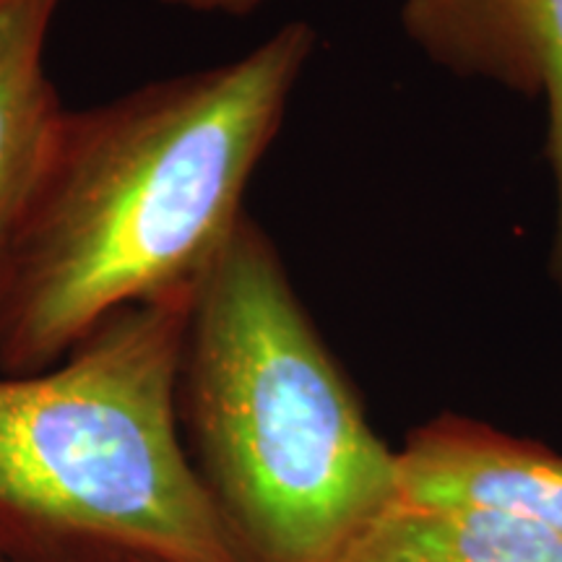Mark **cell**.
<instances>
[{"instance_id": "3", "label": "cell", "mask_w": 562, "mask_h": 562, "mask_svg": "<svg viewBox=\"0 0 562 562\" xmlns=\"http://www.w3.org/2000/svg\"><path fill=\"white\" fill-rule=\"evenodd\" d=\"M191 300L121 307L55 368L0 375V529L94 562H250L182 440Z\"/></svg>"}, {"instance_id": "6", "label": "cell", "mask_w": 562, "mask_h": 562, "mask_svg": "<svg viewBox=\"0 0 562 562\" xmlns=\"http://www.w3.org/2000/svg\"><path fill=\"white\" fill-rule=\"evenodd\" d=\"M66 0H0V250L66 115L47 40Z\"/></svg>"}, {"instance_id": "7", "label": "cell", "mask_w": 562, "mask_h": 562, "mask_svg": "<svg viewBox=\"0 0 562 562\" xmlns=\"http://www.w3.org/2000/svg\"><path fill=\"white\" fill-rule=\"evenodd\" d=\"M341 562H562V539L503 510L398 495Z\"/></svg>"}, {"instance_id": "8", "label": "cell", "mask_w": 562, "mask_h": 562, "mask_svg": "<svg viewBox=\"0 0 562 562\" xmlns=\"http://www.w3.org/2000/svg\"><path fill=\"white\" fill-rule=\"evenodd\" d=\"M157 3L199 16H250L269 0H157Z\"/></svg>"}, {"instance_id": "2", "label": "cell", "mask_w": 562, "mask_h": 562, "mask_svg": "<svg viewBox=\"0 0 562 562\" xmlns=\"http://www.w3.org/2000/svg\"><path fill=\"white\" fill-rule=\"evenodd\" d=\"M178 417L250 562H341L398 497L396 451L248 214L188 307Z\"/></svg>"}, {"instance_id": "4", "label": "cell", "mask_w": 562, "mask_h": 562, "mask_svg": "<svg viewBox=\"0 0 562 562\" xmlns=\"http://www.w3.org/2000/svg\"><path fill=\"white\" fill-rule=\"evenodd\" d=\"M402 26L438 66L544 102L562 292V0H404Z\"/></svg>"}, {"instance_id": "9", "label": "cell", "mask_w": 562, "mask_h": 562, "mask_svg": "<svg viewBox=\"0 0 562 562\" xmlns=\"http://www.w3.org/2000/svg\"><path fill=\"white\" fill-rule=\"evenodd\" d=\"M0 562H13V560H9V558H3V554H0Z\"/></svg>"}, {"instance_id": "1", "label": "cell", "mask_w": 562, "mask_h": 562, "mask_svg": "<svg viewBox=\"0 0 562 562\" xmlns=\"http://www.w3.org/2000/svg\"><path fill=\"white\" fill-rule=\"evenodd\" d=\"M318 34L66 110L0 250V375L66 360L121 307L193 294L245 216Z\"/></svg>"}, {"instance_id": "5", "label": "cell", "mask_w": 562, "mask_h": 562, "mask_svg": "<svg viewBox=\"0 0 562 562\" xmlns=\"http://www.w3.org/2000/svg\"><path fill=\"white\" fill-rule=\"evenodd\" d=\"M396 474L406 501L482 505L562 539V456L533 440L442 414L406 438Z\"/></svg>"}]
</instances>
